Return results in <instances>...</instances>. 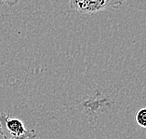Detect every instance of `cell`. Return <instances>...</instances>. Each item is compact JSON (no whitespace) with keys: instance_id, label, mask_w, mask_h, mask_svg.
I'll return each instance as SVG.
<instances>
[{"instance_id":"1","label":"cell","mask_w":146,"mask_h":139,"mask_svg":"<svg viewBox=\"0 0 146 139\" xmlns=\"http://www.w3.org/2000/svg\"><path fill=\"white\" fill-rule=\"evenodd\" d=\"M0 135L4 139H35L37 134L34 129H27L23 122L5 112L0 113Z\"/></svg>"},{"instance_id":"2","label":"cell","mask_w":146,"mask_h":139,"mask_svg":"<svg viewBox=\"0 0 146 139\" xmlns=\"http://www.w3.org/2000/svg\"><path fill=\"white\" fill-rule=\"evenodd\" d=\"M125 0H69V8L73 11L83 14H95L105 9L120 8Z\"/></svg>"},{"instance_id":"3","label":"cell","mask_w":146,"mask_h":139,"mask_svg":"<svg viewBox=\"0 0 146 139\" xmlns=\"http://www.w3.org/2000/svg\"><path fill=\"white\" fill-rule=\"evenodd\" d=\"M135 122L141 128H146V108H140L135 115Z\"/></svg>"},{"instance_id":"4","label":"cell","mask_w":146,"mask_h":139,"mask_svg":"<svg viewBox=\"0 0 146 139\" xmlns=\"http://www.w3.org/2000/svg\"><path fill=\"white\" fill-rule=\"evenodd\" d=\"M19 0H0V5H6L9 7H12L15 4H17V2Z\"/></svg>"}]
</instances>
